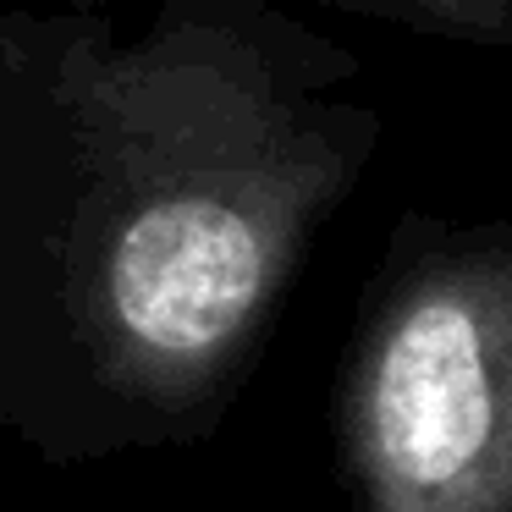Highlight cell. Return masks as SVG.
I'll list each match as a JSON object with an SVG mask.
<instances>
[{
	"instance_id": "6da1fadb",
	"label": "cell",
	"mask_w": 512,
	"mask_h": 512,
	"mask_svg": "<svg viewBox=\"0 0 512 512\" xmlns=\"http://www.w3.org/2000/svg\"><path fill=\"white\" fill-rule=\"evenodd\" d=\"M369 512H512V254L408 281L353 380Z\"/></svg>"
},
{
	"instance_id": "7a4b0ae2",
	"label": "cell",
	"mask_w": 512,
	"mask_h": 512,
	"mask_svg": "<svg viewBox=\"0 0 512 512\" xmlns=\"http://www.w3.org/2000/svg\"><path fill=\"white\" fill-rule=\"evenodd\" d=\"M265 204L221 188L149 199L105 259V309L144 358L199 369L248 331L281 270Z\"/></svg>"
},
{
	"instance_id": "3957f363",
	"label": "cell",
	"mask_w": 512,
	"mask_h": 512,
	"mask_svg": "<svg viewBox=\"0 0 512 512\" xmlns=\"http://www.w3.org/2000/svg\"><path fill=\"white\" fill-rule=\"evenodd\" d=\"M424 12L446 17V23H463L474 34L485 28H512V0H419Z\"/></svg>"
}]
</instances>
